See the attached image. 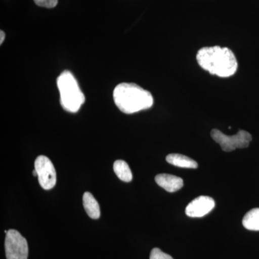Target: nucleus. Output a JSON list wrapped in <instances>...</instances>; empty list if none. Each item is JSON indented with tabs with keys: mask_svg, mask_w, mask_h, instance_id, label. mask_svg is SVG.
Masks as SVG:
<instances>
[{
	"mask_svg": "<svg viewBox=\"0 0 259 259\" xmlns=\"http://www.w3.org/2000/svg\"><path fill=\"white\" fill-rule=\"evenodd\" d=\"M57 86L63 108L74 113L79 111L80 107L84 103L85 97L74 75L69 71H64L57 79Z\"/></svg>",
	"mask_w": 259,
	"mask_h": 259,
	"instance_id": "7ed1b4c3",
	"label": "nucleus"
},
{
	"mask_svg": "<svg viewBox=\"0 0 259 259\" xmlns=\"http://www.w3.org/2000/svg\"><path fill=\"white\" fill-rule=\"evenodd\" d=\"M83 205L89 217L92 219H98L100 217V205L90 192H87L83 194Z\"/></svg>",
	"mask_w": 259,
	"mask_h": 259,
	"instance_id": "1a4fd4ad",
	"label": "nucleus"
},
{
	"mask_svg": "<svg viewBox=\"0 0 259 259\" xmlns=\"http://www.w3.org/2000/svg\"><path fill=\"white\" fill-rule=\"evenodd\" d=\"M150 259H174L171 255L163 253L161 249L154 248L151 252Z\"/></svg>",
	"mask_w": 259,
	"mask_h": 259,
	"instance_id": "ddd939ff",
	"label": "nucleus"
},
{
	"mask_svg": "<svg viewBox=\"0 0 259 259\" xmlns=\"http://www.w3.org/2000/svg\"><path fill=\"white\" fill-rule=\"evenodd\" d=\"M5 249L7 259H28V242L16 230H9L6 233Z\"/></svg>",
	"mask_w": 259,
	"mask_h": 259,
	"instance_id": "39448f33",
	"label": "nucleus"
},
{
	"mask_svg": "<svg viewBox=\"0 0 259 259\" xmlns=\"http://www.w3.org/2000/svg\"><path fill=\"white\" fill-rule=\"evenodd\" d=\"M113 169L115 175L120 180L125 182H130L132 181V172L128 164L125 161L117 160L114 163Z\"/></svg>",
	"mask_w": 259,
	"mask_h": 259,
	"instance_id": "9b49d317",
	"label": "nucleus"
},
{
	"mask_svg": "<svg viewBox=\"0 0 259 259\" xmlns=\"http://www.w3.org/2000/svg\"><path fill=\"white\" fill-rule=\"evenodd\" d=\"M5 38V33L4 31L1 30L0 31V44H3V42H4Z\"/></svg>",
	"mask_w": 259,
	"mask_h": 259,
	"instance_id": "2eb2a0df",
	"label": "nucleus"
},
{
	"mask_svg": "<svg viewBox=\"0 0 259 259\" xmlns=\"http://www.w3.org/2000/svg\"><path fill=\"white\" fill-rule=\"evenodd\" d=\"M32 175H33L34 177H37V171L34 170V171H32Z\"/></svg>",
	"mask_w": 259,
	"mask_h": 259,
	"instance_id": "dca6fc26",
	"label": "nucleus"
},
{
	"mask_svg": "<svg viewBox=\"0 0 259 259\" xmlns=\"http://www.w3.org/2000/svg\"><path fill=\"white\" fill-rule=\"evenodd\" d=\"M166 161L173 166L182 167V168H197L198 163L192 158L185 155L179 153H171L168 155L166 158Z\"/></svg>",
	"mask_w": 259,
	"mask_h": 259,
	"instance_id": "9d476101",
	"label": "nucleus"
},
{
	"mask_svg": "<svg viewBox=\"0 0 259 259\" xmlns=\"http://www.w3.org/2000/svg\"><path fill=\"white\" fill-rule=\"evenodd\" d=\"M197 60L202 69L219 77H230L238 69L236 56L227 47L202 48L197 52Z\"/></svg>",
	"mask_w": 259,
	"mask_h": 259,
	"instance_id": "f257e3e1",
	"label": "nucleus"
},
{
	"mask_svg": "<svg viewBox=\"0 0 259 259\" xmlns=\"http://www.w3.org/2000/svg\"><path fill=\"white\" fill-rule=\"evenodd\" d=\"M155 181L158 186L168 192L180 190L184 186L183 180L174 175L161 174L155 177Z\"/></svg>",
	"mask_w": 259,
	"mask_h": 259,
	"instance_id": "6e6552de",
	"label": "nucleus"
},
{
	"mask_svg": "<svg viewBox=\"0 0 259 259\" xmlns=\"http://www.w3.org/2000/svg\"><path fill=\"white\" fill-rule=\"evenodd\" d=\"M211 136L226 152H231L236 148H247L252 140L251 135L245 131H238L234 136H227L219 130L213 129L211 131Z\"/></svg>",
	"mask_w": 259,
	"mask_h": 259,
	"instance_id": "20e7f679",
	"label": "nucleus"
},
{
	"mask_svg": "<svg viewBox=\"0 0 259 259\" xmlns=\"http://www.w3.org/2000/svg\"><path fill=\"white\" fill-rule=\"evenodd\" d=\"M215 205L214 199L207 196H199L186 207V214L190 218H202L212 210Z\"/></svg>",
	"mask_w": 259,
	"mask_h": 259,
	"instance_id": "0eeeda50",
	"label": "nucleus"
},
{
	"mask_svg": "<svg viewBox=\"0 0 259 259\" xmlns=\"http://www.w3.org/2000/svg\"><path fill=\"white\" fill-rule=\"evenodd\" d=\"M35 5L46 8H55L58 4V0H34Z\"/></svg>",
	"mask_w": 259,
	"mask_h": 259,
	"instance_id": "4468645a",
	"label": "nucleus"
},
{
	"mask_svg": "<svg viewBox=\"0 0 259 259\" xmlns=\"http://www.w3.org/2000/svg\"><path fill=\"white\" fill-rule=\"evenodd\" d=\"M243 226L249 231H259V208L252 209L243 217Z\"/></svg>",
	"mask_w": 259,
	"mask_h": 259,
	"instance_id": "f8f14e48",
	"label": "nucleus"
},
{
	"mask_svg": "<svg viewBox=\"0 0 259 259\" xmlns=\"http://www.w3.org/2000/svg\"><path fill=\"white\" fill-rule=\"evenodd\" d=\"M113 98L116 106L125 114L147 110L153 105L152 95L134 83H121L116 86Z\"/></svg>",
	"mask_w": 259,
	"mask_h": 259,
	"instance_id": "f03ea898",
	"label": "nucleus"
},
{
	"mask_svg": "<svg viewBox=\"0 0 259 259\" xmlns=\"http://www.w3.org/2000/svg\"><path fill=\"white\" fill-rule=\"evenodd\" d=\"M35 170L42 189L49 190L55 187L56 172L52 162L46 156H39L35 159Z\"/></svg>",
	"mask_w": 259,
	"mask_h": 259,
	"instance_id": "423d86ee",
	"label": "nucleus"
}]
</instances>
